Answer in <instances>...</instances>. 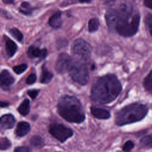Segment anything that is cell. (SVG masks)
<instances>
[{
  "instance_id": "obj_5",
  "label": "cell",
  "mask_w": 152,
  "mask_h": 152,
  "mask_svg": "<svg viewBox=\"0 0 152 152\" xmlns=\"http://www.w3.org/2000/svg\"><path fill=\"white\" fill-rule=\"evenodd\" d=\"M68 71L75 82L81 85H85L87 83L89 79L88 71L84 62L80 61L72 62Z\"/></svg>"
},
{
  "instance_id": "obj_20",
  "label": "cell",
  "mask_w": 152,
  "mask_h": 152,
  "mask_svg": "<svg viewBox=\"0 0 152 152\" xmlns=\"http://www.w3.org/2000/svg\"><path fill=\"white\" fill-rule=\"evenodd\" d=\"M143 86L147 91L152 94V69L144 78Z\"/></svg>"
},
{
  "instance_id": "obj_3",
  "label": "cell",
  "mask_w": 152,
  "mask_h": 152,
  "mask_svg": "<svg viewBox=\"0 0 152 152\" xmlns=\"http://www.w3.org/2000/svg\"><path fill=\"white\" fill-rule=\"evenodd\" d=\"M119 19L115 27L118 33L124 37H131L135 35L139 27L140 16L136 14L131 16L132 11L126 7L119 10Z\"/></svg>"
},
{
  "instance_id": "obj_30",
  "label": "cell",
  "mask_w": 152,
  "mask_h": 152,
  "mask_svg": "<svg viewBox=\"0 0 152 152\" xmlns=\"http://www.w3.org/2000/svg\"><path fill=\"white\" fill-rule=\"evenodd\" d=\"M14 152H30V150L27 147L21 146V147H16L14 149Z\"/></svg>"
},
{
  "instance_id": "obj_6",
  "label": "cell",
  "mask_w": 152,
  "mask_h": 152,
  "mask_svg": "<svg viewBox=\"0 0 152 152\" xmlns=\"http://www.w3.org/2000/svg\"><path fill=\"white\" fill-rule=\"evenodd\" d=\"M72 54L82 61L87 60L91 56L92 48L84 40L78 39L74 40L71 45Z\"/></svg>"
},
{
  "instance_id": "obj_17",
  "label": "cell",
  "mask_w": 152,
  "mask_h": 152,
  "mask_svg": "<svg viewBox=\"0 0 152 152\" xmlns=\"http://www.w3.org/2000/svg\"><path fill=\"white\" fill-rule=\"evenodd\" d=\"M53 74L48 71L45 66L42 67V74L40 76V82L43 84H47L49 83L53 78Z\"/></svg>"
},
{
  "instance_id": "obj_23",
  "label": "cell",
  "mask_w": 152,
  "mask_h": 152,
  "mask_svg": "<svg viewBox=\"0 0 152 152\" xmlns=\"http://www.w3.org/2000/svg\"><path fill=\"white\" fill-rule=\"evenodd\" d=\"M19 10L21 12H22L26 15H29V14H31L32 11H33V8L31 7L30 5L28 2H24L21 4V7H20Z\"/></svg>"
},
{
  "instance_id": "obj_15",
  "label": "cell",
  "mask_w": 152,
  "mask_h": 152,
  "mask_svg": "<svg viewBox=\"0 0 152 152\" xmlns=\"http://www.w3.org/2000/svg\"><path fill=\"white\" fill-rule=\"evenodd\" d=\"M49 24L54 29H58L62 25L61 12L58 11L52 15L49 20Z\"/></svg>"
},
{
  "instance_id": "obj_19",
  "label": "cell",
  "mask_w": 152,
  "mask_h": 152,
  "mask_svg": "<svg viewBox=\"0 0 152 152\" xmlns=\"http://www.w3.org/2000/svg\"><path fill=\"white\" fill-rule=\"evenodd\" d=\"M140 144L141 148L147 149L152 148V133L141 138Z\"/></svg>"
},
{
  "instance_id": "obj_1",
  "label": "cell",
  "mask_w": 152,
  "mask_h": 152,
  "mask_svg": "<svg viewBox=\"0 0 152 152\" xmlns=\"http://www.w3.org/2000/svg\"><path fill=\"white\" fill-rule=\"evenodd\" d=\"M122 90V85L117 77L109 74L99 78L94 83L91 90V99L102 104L113 101Z\"/></svg>"
},
{
  "instance_id": "obj_7",
  "label": "cell",
  "mask_w": 152,
  "mask_h": 152,
  "mask_svg": "<svg viewBox=\"0 0 152 152\" xmlns=\"http://www.w3.org/2000/svg\"><path fill=\"white\" fill-rule=\"evenodd\" d=\"M49 131L53 137L61 142L65 141L73 135L72 129L59 124L50 125Z\"/></svg>"
},
{
  "instance_id": "obj_35",
  "label": "cell",
  "mask_w": 152,
  "mask_h": 152,
  "mask_svg": "<svg viewBox=\"0 0 152 152\" xmlns=\"http://www.w3.org/2000/svg\"><path fill=\"white\" fill-rule=\"evenodd\" d=\"M81 3H89L91 1V0H78Z\"/></svg>"
},
{
  "instance_id": "obj_28",
  "label": "cell",
  "mask_w": 152,
  "mask_h": 152,
  "mask_svg": "<svg viewBox=\"0 0 152 152\" xmlns=\"http://www.w3.org/2000/svg\"><path fill=\"white\" fill-rule=\"evenodd\" d=\"M134 147V143L131 141H127L123 146V151L124 152H129Z\"/></svg>"
},
{
  "instance_id": "obj_9",
  "label": "cell",
  "mask_w": 152,
  "mask_h": 152,
  "mask_svg": "<svg viewBox=\"0 0 152 152\" xmlns=\"http://www.w3.org/2000/svg\"><path fill=\"white\" fill-rule=\"evenodd\" d=\"M119 11L114 9H109L105 14L107 26L110 28H115L119 19Z\"/></svg>"
},
{
  "instance_id": "obj_22",
  "label": "cell",
  "mask_w": 152,
  "mask_h": 152,
  "mask_svg": "<svg viewBox=\"0 0 152 152\" xmlns=\"http://www.w3.org/2000/svg\"><path fill=\"white\" fill-rule=\"evenodd\" d=\"M30 143L33 146L37 148H39L42 146L43 144V140L40 136L35 135L31 138Z\"/></svg>"
},
{
  "instance_id": "obj_13",
  "label": "cell",
  "mask_w": 152,
  "mask_h": 152,
  "mask_svg": "<svg viewBox=\"0 0 152 152\" xmlns=\"http://www.w3.org/2000/svg\"><path fill=\"white\" fill-rule=\"evenodd\" d=\"M91 114L96 118L99 119H107L110 116V112L104 109L98 108L96 107H91Z\"/></svg>"
},
{
  "instance_id": "obj_10",
  "label": "cell",
  "mask_w": 152,
  "mask_h": 152,
  "mask_svg": "<svg viewBox=\"0 0 152 152\" xmlns=\"http://www.w3.org/2000/svg\"><path fill=\"white\" fill-rule=\"evenodd\" d=\"M1 87L2 89L9 90L14 82V78L6 69L2 71L1 73Z\"/></svg>"
},
{
  "instance_id": "obj_18",
  "label": "cell",
  "mask_w": 152,
  "mask_h": 152,
  "mask_svg": "<svg viewBox=\"0 0 152 152\" xmlns=\"http://www.w3.org/2000/svg\"><path fill=\"white\" fill-rule=\"evenodd\" d=\"M18 111L21 115L23 116H26L29 113L30 101L28 99H26L22 102V103L18 106Z\"/></svg>"
},
{
  "instance_id": "obj_11",
  "label": "cell",
  "mask_w": 152,
  "mask_h": 152,
  "mask_svg": "<svg viewBox=\"0 0 152 152\" xmlns=\"http://www.w3.org/2000/svg\"><path fill=\"white\" fill-rule=\"evenodd\" d=\"M15 122V120L13 115L11 114L4 115L1 118V127L3 129L12 128Z\"/></svg>"
},
{
  "instance_id": "obj_2",
  "label": "cell",
  "mask_w": 152,
  "mask_h": 152,
  "mask_svg": "<svg viewBox=\"0 0 152 152\" xmlns=\"http://www.w3.org/2000/svg\"><path fill=\"white\" fill-rule=\"evenodd\" d=\"M58 111L64 119L71 123H81L85 119V114L81 103L74 96H62L58 101Z\"/></svg>"
},
{
  "instance_id": "obj_29",
  "label": "cell",
  "mask_w": 152,
  "mask_h": 152,
  "mask_svg": "<svg viewBox=\"0 0 152 152\" xmlns=\"http://www.w3.org/2000/svg\"><path fill=\"white\" fill-rule=\"evenodd\" d=\"M36 79H37L36 75L34 73H31L27 78L26 82L28 84H33V83H34L36 82Z\"/></svg>"
},
{
  "instance_id": "obj_8",
  "label": "cell",
  "mask_w": 152,
  "mask_h": 152,
  "mask_svg": "<svg viewBox=\"0 0 152 152\" xmlns=\"http://www.w3.org/2000/svg\"><path fill=\"white\" fill-rule=\"evenodd\" d=\"M72 64L71 56L65 53H62L59 56L56 62L55 69L59 74H64L69 71Z\"/></svg>"
},
{
  "instance_id": "obj_32",
  "label": "cell",
  "mask_w": 152,
  "mask_h": 152,
  "mask_svg": "<svg viewBox=\"0 0 152 152\" xmlns=\"http://www.w3.org/2000/svg\"><path fill=\"white\" fill-rule=\"evenodd\" d=\"M144 4L146 7L152 10V0H144Z\"/></svg>"
},
{
  "instance_id": "obj_21",
  "label": "cell",
  "mask_w": 152,
  "mask_h": 152,
  "mask_svg": "<svg viewBox=\"0 0 152 152\" xmlns=\"http://www.w3.org/2000/svg\"><path fill=\"white\" fill-rule=\"evenodd\" d=\"M99 27V21L97 18H93L89 20L88 24V31L93 33L97 30Z\"/></svg>"
},
{
  "instance_id": "obj_4",
  "label": "cell",
  "mask_w": 152,
  "mask_h": 152,
  "mask_svg": "<svg viewBox=\"0 0 152 152\" xmlns=\"http://www.w3.org/2000/svg\"><path fill=\"white\" fill-rule=\"evenodd\" d=\"M148 110L147 106L139 103H134L126 106L117 113L116 124L122 126L140 121L145 118Z\"/></svg>"
},
{
  "instance_id": "obj_24",
  "label": "cell",
  "mask_w": 152,
  "mask_h": 152,
  "mask_svg": "<svg viewBox=\"0 0 152 152\" xmlns=\"http://www.w3.org/2000/svg\"><path fill=\"white\" fill-rule=\"evenodd\" d=\"M11 36L18 42H21L23 39V35L21 32L16 28H12L10 30Z\"/></svg>"
},
{
  "instance_id": "obj_25",
  "label": "cell",
  "mask_w": 152,
  "mask_h": 152,
  "mask_svg": "<svg viewBox=\"0 0 152 152\" xmlns=\"http://www.w3.org/2000/svg\"><path fill=\"white\" fill-rule=\"evenodd\" d=\"M11 143L7 138H2L1 139V150H5L11 147Z\"/></svg>"
},
{
  "instance_id": "obj_27",
  "label": "cell",
  "mask_w": 152,
  "mask_h": 152,
  "mask_svg": "<svg viewBox=\"0 0 152 152\" xmlns=\"http://www.w3.org/2000/svg\"><path fill=\"white\" fill-rule=\"evenodd\" d=\"M145 23L152 36V14H149L145 17Z\"/></svg>"
},
{
  "instance_id": "obj_33",
  "label": "cell",
  "mask_w": 152,
  "mask_h": 152,
  "mask_svg": "<svg viewBox=\"0 0 152 152\" xmlns=\"http://www.w3.org/2000/svg\"><path fill=\"white\" fill-rule=\"evenodd\" d=\"M9 104V103L8 102H1V106L2 107H6Z\"/></svg>"
},
{
  "instance_id": "obj_12",
  "label": "cell",
  "mask_w": 152,
  "mask_h": 152,
  "mask_svg": "<svg viewBox=\"0 0 152 152\" xmlns=\"http://www.w3.org/2000/svg\"><path fill=\"white\" fill-rule=\"evenodd\" d=\"M48 52L46 49H40L39 48L34 46H31L27 52L28 56L31 58H40L41 59L45 58L47 55Z\"/></svg>"
},
{
  "instance_id": "obj_31",
  "label": "cell",
  "mask_w": 152,
  "mask_h": 152,
  "mask_svg": "<svg viewBox=\"0 0 152 152\" xmlns=\"http://www.w3.org/2000/svg\"><path fill=\"white\" fill-rule=\"evenodd\" d=\"M38 92H39V90H31L28 91L27 94L30 96V97L31 99H34L36 97V96H37Z\"/></svg>"
},
{
  "instance_id": "obj_16",
  "label": "cell",
  "mask_w": 152,
  "mask_h": 152,
  "mask_svg": "<svg viewBox=\"0 0 152 152\" xmlns=\"http://www.w3.org/2000/svg\"><path fill=\"white\" fill-rule=\"evenodd\" d=\"M17 50V45L11 39H7L5 42V50L10 57H12Z\"/></svg>"
},
{
  "instance_id": "obj_34",
  "label": "cell",
  "mask_w": 152,
  "mask_h": 152,
  "mask_svg": "<svg viewBox=\"0 0 152 152\" xmlns=\"http://www.w3.org/2000/svg\"><path fill=\"white\" fill-rule=\"evenodd\" d=\"M2 1L4 3L9 4H12L14 2V0H2Z\"/></svg>"
},
{
  "instance_id": "obj_14",
  "label": "cell",
  "mask_w": 152,
  "mask_h": 152,
  "mask_svg": "<svg viewBox=\"0 0 152 152\" xmlns=\"http://www.w3.org/2000/svg\"><path fill=\"white\" fill-rule=\"evenodd\" d=\"M30 130V125L28 122H20L18 124L16 129L15 134L18 137H23L26 135Z\"/></svg>"
},
{
  "instance_id": "obj_26",
  "label": "cell",
  "mask_w": 152,
  "mask_h": 152,
  "mask_svg": "<svg viewBox=\"0 0 152 152\" xmlns=\"http://www.w3.org/2000/svg\"><path fill=\"white\" fill-rule=\"evenodd\" d=\"M27 68V65L26 64H22L19 65H17L13 67V71L17 74L23 73Z\"/></svg>"
}]
</instances>
